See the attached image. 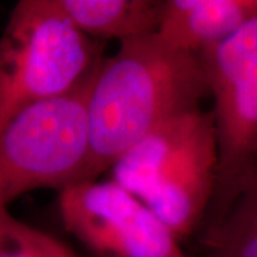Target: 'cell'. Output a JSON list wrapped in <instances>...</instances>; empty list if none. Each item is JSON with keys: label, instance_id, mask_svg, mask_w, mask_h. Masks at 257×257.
<instances>
[{"label": "cell", "instance_id": "8", "mask_svg": "<svg viewBox=\"0 0 257 257\" xmlns=\"http://www.w3.org/2000/svg\"><path fill=\"white\" fill-rule=\"evenodd\" d=\"M64 13L84 35L97 42L156 33L163 0H59Z\"/></svg>", "mask_w": 257, "mask_h": 257}, {"label": "cell", "instance_id": "2", "mask_svg": "<svg viewBox=\"0 0 257 257\" xmlns=\"http://www.w3.org/2000/svg\"><path fill=\"white\" fill-rule=\"evenodd\" d=\"M217 167L213 111L197 107L153 130L110 170L113 182L150 207L182 240L209 214Z\"/></svg>", "mask_w": 257, "mask_h": 257}, {"label": "cell", "instance_id": "3", "mask_svg": "<svg viewBox=\"0 0 257 257\" xmlns=\"http://www.w3.org/2000/svg\"><path fill=\"white\" fill-rule=\"evenodd\" d=\"M103 47L59 0L19 2L0 37V128L20 111L76 92L100 67Z\"/></svg>", "mask_w": 257, "mask_h": 257}, {"label": "cell", "instance_id": "9", "mask_svg": "<svg viewBox=\"0 0 257 257\" xmlns=\"http://www.w3.org/2000/svg\"><path fill=\"white\" fill-rule=\"evenodd\" d=\"M210 257H257V172L219 224L207 229Z\"/></svg>", "mask_w": 257, "mask_h": 257}, {"label": "cell", "instance_id": "4", "mask_svg": "<svg viewBox=\"0 0 257 257\" xmlns=\"http://www.w3.org/2000/svg\"><path fill=\"white\" fill-rule=\"evenodd\" d=\"M96 73L76 92L20 111L0 128V210L32 190L62 192L86 180L87 101Z\"/></svg>", "mask_w": 257, "mask_h": 257}, {"label": "cell", "instance_id": "5", "mask_svg": "<svg viewBox=\"0 0 257 257\" xmlns=\"http://www.w3.org/2000/svg\"><path fill=\"white\" fill-rule=\"evenodd\" d=\"M213 99L219 147L209 229L219 224L257 172V18L199 56Z\"/></svg>", "mask_w": 257, "mask_h": 257}, {"label": "cell", "instance_id": "6", "mask_svg": "<svg viewBox=\"0 0 257 257\" xmlns=\"http://www.w3.org/2000/svg\"><path fill=\"white\" fill-rule=\"evenodd\" d=\"M59 213L64 229L92 257H186L173 230L113 180L63 189Z\"/></svg>", "mask_w": 257, "mask_h": 257}, {"label": "cell", "instance_id": "7", "mask_svg": "<svg viewBox=\"0 0 257 257\" xmlns=\"http://www.w3.org/2000/svg\"><path fill=\"white\" fill-rule=\"evenodd\" d=\"M257 18V0H163L157 35L199 56L236 35Z\"/></svg>", "mask_w": 257, "mask_h": 257}, {"label": "cell", "instance_id": "10", "mask_svg": "<svg viewBox=\"0 0 257 257\" xmlns=\"http://www.w3.org/2000/svg\"><path fill=\"white\" fill-rule=\"evenodd\" d=\"M0 257H80L49 233L16 219L9 209L0 210Z\"/></svg>", "mask_w": 257, "mask_h": 257}, {"label": "cell", "instance_id": "1", "mask_svg": "<svg viewBox=\"0 0 257 257\" xmlns=\"http://www.w3.org/2000/svg\"><path fill=\"white\" fill-rule=\"evenodd\" d=\"M209 87L197 56L166 43L157 33L121 42L106 57L87 101L89 165L96 180L153 130L202 107Z\"/></svg>", "mask_w": 257, "mask_h": 257}]
</instances>
